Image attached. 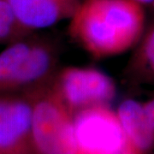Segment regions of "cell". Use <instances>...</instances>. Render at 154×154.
Instances as JSON below:
<instances>
[{"label": "cell", "instance_id": "8992f818", "mask_svg": "<svg viewBox=\"0 0 154 154\" xmlns=\"http://www.w3.org/2000/svg\"><path fill=\"white\" fill-rule=\"evenodd\" d=\"M58 50L54 43L34 37L33 45L11 79L5 93H29L48 85L56 75Z\"/></svg>", "mask_w": 154, "mask_h": 154}, {"label": "cell", "instance_id": "5b68a950", "mask_svg": "<svg viewBox=\"0 0 154 154\" xmlns=\"http://www.w3.org/2000/svg\"><path fill=\"white\" fill-rule=\"evenodd\" d=\"M33 99L28 93H0V154H38L32 137Z\"/></svg>", "mask_w": 154, "mask_h": 154}, {"label": "cell", "instance_id": "3957f363", "mask_svg": "<svg viewBox=\"0 0 154 154\" xmlns=\"http://www.w3.org/2000/svg\"><path fill=\"white\" fill-rule=\"evenodd\" d=\"M50 86L72 115L94 106H108L116 92L109 75L92 68L66 67L56 73Z\"/></svg>", "mask_w": 154, "mask_h": 154}, {"label": "cell", "instance_id": "7a4b0ae2", "mask_svg": "<svg viewBox=\"0 0 154 154\" xmlns=\"http://www.w3.org/2000/svg\"><path fill=\"white\" fill-rule=\"evenodd\" d=\"M33 99L32 137L38 154H79L73 115L48 85L28 93Z\"/></svg>", "mask_w": 154, "mask_h": 154}, {"label": "cell", "instance_id": "4fadbf2b", "mask_svg": "<svg viewBox=\"0 0 154 154\" xmlns=\"http://www.w3.org/2000/svg\"><path fill=\"white\" fill-rule=\"evenodd\" d=\"M120 154H139V153H138L137 152H136L134 149L131 146H128V148L127 149L125 152H123L122 153H120Z\"/></svg>", "mask_w": 154, "mask_h": 154}, {"label": "cell", "instance_id": "277c9868", "mask_svg": "<svg viewBox=\"0 0 154 154\" xmlns=\"http://www.w3.org/2000/svg\"><path fill=\"white\" fill-rule=\"evenodd\" d=\"M79 154H120L130 146L116 112L106 105L73 115Z\"/></svg>", "mask_w": 154, "mask_h": 154}, {"label": "cell", "instance_id": "52a82bcc", "mask_svg": "<svg viewBox=\"0 0 154 154\" xmlns=\"http://www.w3.org/2000/svg\"><path fill=\"white\" fill-rule=\"evenodd\" d=\"M18 22L29 33L47 28L72 16L77 5L61 0H6Z\"/></svg>", "mask_w": 154, "mask_h": 154}, {"label": "cell", "instance_id": "7c38bea8", "mask_svg": "<svg viewBox=\"0 0 154 154\" xmlns=\"http://www.w3.org/2000/svg\"><path fill=\"white\" fill-rule=\"evenodd\" d=\"M139 5L142 6L143 8L145 7H153L154 8V0H134Z\"/></svg>", "mask_w": 154, "mask_h": 154}, {"label": "cell", "instance_id": "30bf717a", "mask_svg": "<svg viewBox=\"0 0 154 154\" xmlns=\"http://www.w3.org/2000/svg\"><path fill=\"white\" fill-rule=\"evenodd\" d=\"M31 34L18 22L7 1L0 0V43L9 45Z\"/></svg>", "mask_w": 154, "mask_h": 154}, {"label": "cell", "instance_id": "ba28073f", "mask_svg": "<svg viewBox=\"0 0 154 154\" xmlns=\"http://www.w3.org/2000/svg\"><path fill=\"white\" fill-rule=\"evenodd\" d=\"M129 145L139 154L154 147V130L149 123L143 103L134 99H124L116 111Z\"/></svg>", "mask_w": 154, "mask_h": 154}, {"label": "cell", "instance_id": "5bb4252c", "mask_svg": "<svg viewBox=\"0 0 154 154\" xmlns=\"http://www.w3.org/2000/svg\"><path fill=\"white\" fill-rule=\"evenodd\" d=\"M66 4H69V5H78L76 4V0H61Z\"/></svg>", "mask_w": 154, "mask_h": 154}, {"label": "cell", "instance_id": "6da1fadb", "mask_svg": "<svg viewBox=\"0 0 154 154\" xmlns=\"http://www.w3.org/2000/svg\"><path fill=\"white\" fill-rule=\"evenodd\" d=\"M144 8L134 0H84L71 16L69 32L94 57L119 55L143 35Z\"/></svg>", "mask_w": 154, "mask_h": 154}, {"label": "cell", "instance_id": "9c48e42d", "mask_svg": "<svg viewBox=\"0 0 154 154\" xmlns=\"http://www.w3.org/2000/svg\"><path fill=\"white\" fill-rule=\"evenodd\" d=\"M142 36L130 63V70L135 79L154 63V22Z\"/></svg>", "mask_w": 154, "mask_h": 154}, {"label": "cell", "instance_id": "8fae6325", "mask_svg": "<svg viewBox=\"0 0 154 154\" xmlns=\"http://www.w3.org/2000/svg\"><path fill=\"white\" fill-rule=\"evenodd\" d=\"M143 107L149 123L154 130V97L143 103Z\"/></svg>", "mask_w": 154, "mask_h": 154}]
</instances>
